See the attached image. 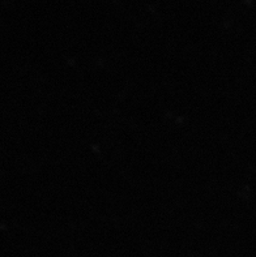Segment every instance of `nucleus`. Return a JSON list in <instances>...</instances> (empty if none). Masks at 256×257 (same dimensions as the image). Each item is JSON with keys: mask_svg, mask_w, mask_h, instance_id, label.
<instances>
[]
</instances>
